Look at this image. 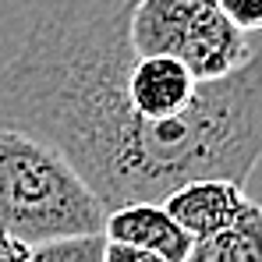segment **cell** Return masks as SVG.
<instances>
[{
    "label": "cell",
    "instance_id": "1",
    "mask_svg": "<svg viewBox=\"0 0 262 262\" xmlns=\"http://www.w3.org/2000/svg\"><path fill=\"white\" fill-rule=\"evenodd\" d=\"M131 4L0 0V128L53 145L103 209L163 202L195 177L245 184L262 160V46L152 124L128 103Z\"/></svg>",
    "mask_w": 262,
    "mask_h": 262
},
{
    "label": "cell",
    "instance_id": "2",
    "mask_svg": "<svg viewBox=\"0 0 262 262\" xmlns=\"http://www.w3.org/2000/svg\"><path fill=\"white\" fill-rule=\"evenodd\" d=\"M106 209L82 174L36 135L0 128V230L32 245L103 234Z\"/></svg>",
    "mask_w": 262,
    "mask_h": 262
},
{
    "label": "cell",
    "instance_id": "3",
    "mask_svg": "<svg viewBox=\"0 0 262 262\" xmlns=\"http://www.w3.org/2000/svg\"><path fill=\"white\" fill-rule=\"evenodd\" d=\"M128 39L138 57H174L199 82L230 75L255 50L216 0H135Z\"/></svg>",
    "mask_w": 262,
    "mask_h": 262
},
{
    "label": "cell",
    "instance_id": "4",
    "mask_svg": "<svg viewBox=\"0 0 262 262\" xmlns=\"http://www.w3.org/2000/svg\"><path fill=\"white\" fill-rule=\"evenodd\" d=\"M199 78L174 57H138L128 71V103L142 121H170L191 106Z\"/></svg>",
    "mask_w": 262,
    "mask_h": 262
},
{
    "label": "cell",
    "instance_id": "5",
    "mask_svg": "<svg viewBox=\"0 0 262 262\" xmlns=\"http://www.w3.org/2000/svg\"><path fill=\"white\" fill-rule=\"evenodd\" d=\"M245 202H248L245 184L227 181V177H195L163 199V209L188 230L191 241H199V237H209L223 227H230L245 209Z\"/></svg>",
    "mask_w": 262,
    "mask_h": 262
},
{
    "label": "cell",
    "instance_id": "6",
    "mask_svg": "<svg viewBox=\"0 0 262 262\" xmlns=\"http://www.w3.org/2000/svg\"><path fill=\"white\" fill-rule=\"evenodd\" d=\"M103 234L106 241L156 252L167 262H184L191 252L188 230L163 209V202H124L117 209H106Z\"/></svg>",
    "mask_w": 262,
    "mask_h": 262
},
{
    "label": "cell",
    "instance_id": "7",
    "mask_svg": "<svg viewBox=\"0 0 262 262\" xmlns=\"http://www.w3.org/2000/svg\"><path fill=\"white\" fill-rule=\"evenodd\" d=\"M184 262H262V206L248 199L230 227L191 241Z\"/></svg>",
    "mask_w": 262,
    "mask_h": 262
},
{
    "label": "cell",
    "instance_id": "8",
    "mask_svg": "<svg viewBox=\"0 0 262 262\" xmlns=\"http://www.w3.org/2000/svg\"><path fill=\"white\" fill-rule=\"evenodd\" d=\"M103 234H82V237H60L32 245L25 262H103Z\"/></svg>",
    "mask_w": 262,
    "mask_h": 262
},
{
    "label": "cell",
    "instance_id": "9",
    "mask_svg": "<svg viewBox=\"0 0 262 262\" xmlns=\"http://www.w3.org/2000/svg\"><path fill=\"white\" fill-rule=\"evenodd\" d=\"M216 7L241 32H262V0H216Z\"/></svg>",
    "mask_w": 262,
    "mask_h": 262
},
{
    "label": "cell",
    "instance_id": "10",
    "mask_svg": "<svg viewBox=\"0 0 262 262\" xmlns=\"http://www.w3.org/2000/svg\"><path fill=\"white\" fill-rule=\"evenodd\" d=\"M103 262H167L156 252H145V248H131L121 241H106L103 245Z\"/></svg>",
    "mask_w": 262,
    "mask_h": 262
},
{
    "label": "cell",
    "instance_id": "11",
    "mask_svg": "<svg viewBox=\"0 0 262 262\" xmlns=\"http://www.w3.org/2000/svg\"><path fill=\"white\" fill-rule=\"evenodd\" d=\"M25 255H29V245L0 230V262H25Z\"/></svg>",
    "mask_w": 262,
    "mask_h": 262
}]
</instances>
